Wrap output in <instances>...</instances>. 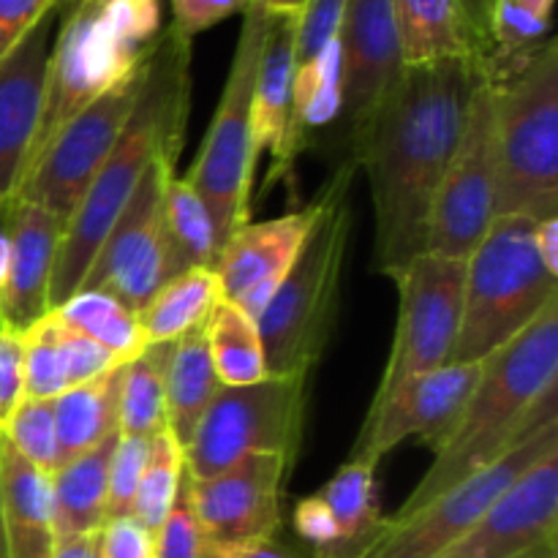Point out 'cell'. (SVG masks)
<instances>
[{
    "label": "cell",
    "instance_id": "44",
    "mask_svg": "<svg viewBox=\"0 0 558 558\" xmlns=\"http://www.w3.org/2000/svg\"><path fill=\"white\" fill-rule=\"evenodd\" d=\"M292 526L300 543L308 545L314 558H332L338 550V529L332 521L330 507L322 501L319 494L305 496L298 501L292 512Z\"/></svg>",
    "mask_w": 558,
    "mask_h": 558
},
{
    "label": "cell",
    "instance_id": "18",
    "mask_svg": "<svg viewBox=\"0 0 558 558\" xmlns=\"http://www.w3.org/2000/svg\"><path fill=\"white\" fill-rule=\"evenodd\" d=\"M480 363H447L430 374L407 381L379 409L365 414L352 458L379 466L385 456L407 439H423L434 450L456 423L463 403L477 385Z\"/></svg>",
    "mask_w": 558,
    "mask_h": 558
},
{
    "label": "cell",
    "instance_id": "50",
    "mask_svg": "<svg viewBox=\"0 0 558 558\" xmlns=\"http://www.w3.org/2000/svg\"><path fill=\"white\" fill-rule=\"evenodd\" d=\"M52 558H101L98 556L96 534H76V537H60L54 543Z\"/></svg>",
    "mask_w": 558,
    "mask_h": 558
},
{
    "label": "cell",
    "instance_id": "12",
    "mask_svg": "<svg viewBox=\"0 0 558 558\" xmlns=\"http://www.w3.org/2000/svg\"><path fill=\"white\" fill-rule=\"evenodd\" d=\"M496 194H499V172H496L494 87L483 69L461 142L436 191L425 251L450 259H466L496 221Z\"/></svg>",
    "mask_w": 558,
    "mask_h": 558
},
{
    "label": "cell",
    "instance_id": "32",
    "mask_svg": "<svg viewBox=\"0 0 558 558\" xmlns=\"http://www.w3.org/2000/svg\"><path fill=\"white\" fill-rule=\"evenodd\" d=\"M167 227V281L194 267H216L221 238L205 202L185 178H172L163 199Z\"/></svg>",
    "mask_w": 558,
    "mask_h": 558
},
{
    "label": "cell",
    "instance_id": "45",
    "mask_svg": "<svg viewBox=\"0 0 558 558\" xmlns=\"http://www.w3.org/2000/svg\"><path fill=\"white\" fill-rule=\"evenodd\" d=\"M251 0H169L172 27L185 38H194L210 27L221 25L232 14L248 9Z\"/></svg>",
    "mask_w": 558,
    "mask_h": 558
},
{
    "label": "cell",
    "instance_id": "7",
    "mask_svg": "<svg viewBox=\"0 0 558 558\" xmlns=\"http://www.w3.org/2000/svg\"><path fill=\"white\" fill-rule=\"evenodd\" d=\"M243 14L227 85L199 153L185 174L216 223L221 248L243 223H248L254 169L259 161L254 147V85L265 41L267 5L248 3Z\"/></svg>",
    "mask_w": 558,
    "mask_h": 558
},
{
    "label": "cell",
    "instance_id": "41",
    "mask_svg": "<svg viewBox=\"0 0 558 558\" xmlns=\"http://www.w3.org/2000/svg\"><path fill=\"white\" fill-rule=\"evenodd\" d=\"M101 5L114 31L136 52H147L163 31L161 0H101Z\"/></svg>",
    "mask_w": 558,
    "mask_h": 558
},
{
    "label": "cell",
    "instance_id": "15",
    "mask_svg": "<svg viewBox=\"0 0 558 558\" xmlns=\"http://www.w3.org/2000/svg\"><path fill=\"white\" fill-rule=\"evenodd\" d=\"M178 158L158 153L142 174L134 196L109 229L82 289H101L140 311L167 281V227L163 199Z\"/></svg>",
    "mask_w": 558,
    "mask_h": 558
},
{
    "label": "cell",
    "instance_id": "49",
    "mask_svg": "<svg viewBox=\"0 0 558 558\" xmlns=\"http://www.w3.org/2000/svg\"><path fill=\"white\" fill-rule=\"evenodd\" d=\"M232 558H314V556H311V550L283 543L281 537H272V539H265V543L251 545V548L238 550Z\"/></svg>",
    "mask_w": 558,
    "mask_h": 558
},
{
    "label": "cell",
    "instance_id": "22",
    "mask_svg": "<svg viewBox=\"0 0 558 558\" xmlns=\"http://www.w3.org/2000/svg\"><path fill=\"white\" fill-rule=\"evenodd\" d=\"M294 38H298V14L267 9L265 41H262L259 65L254 85V147L272 153L270 180L292 169L289 156V131H292V96H294Z\"/></svg>",
    "mask_w": 558,
    "mask_h": 558
},
{
    "label": "cell",
    "instance_id": "27",
    "mask_svg": "<svg viewBox=\"0 0 558 558\" xmlns=\"http://www.w3.org/2000/svg\"><path fill=\"white\" fill-rule=\"evenodd\" d=\"M120 368L107 371V374L85 381V385L71 387L52 401L60 463L93 450L107 436L118 434Z\"/></svg>",
    "mask_w": 558,
    "mask_h": 558
},
{
    "label": "cell",
    "instance_id": "39",
    "mask_svg": "<svg viewBox=\"0 0 558 558\" xmlns=\"http://www.w3.org/2000/svg\"><path fill=\"white\" fill-rule=\"evenodd\" d=\"M232 550L221 548L213 543L199 526L196 515L191 512L189 501H185L183 488H180L178 505H174L172 515L167 518L161 529H158V558H232Z\"/></svg>",
    "mask_w": 558,
    "mask_h": 558
},
{
    "label": "cell",
    "instance_id": "11",
    "mask_svg": "<svg viewBox=\"0 0 558 558\" xmlns=\"http://www.w3.org/2000/svg\"><path fill=\"white\" fill-rule=\"evenodd\" d=\"M463 278L466 259L428 251L392 278L398 289L396 336L368 412L379 409L407 381L450 363L461 330Z\"/></svg>",
    "mask_w": 558,
    "mask_h": 558
},
{
    "label": "cell",
    "instance_id": "2",
    "mask_svg": "<svg viewBox=\"0 0 558 558\" xmlns=\"http://www.w3.org/2000/svg\"><path fill=\"white\" fill-rule=\"evenodd\" d=\"M191 109V38L163 27L142 63L140 96L123 134L71 213L54 259L49 308L76 294L107 240L109 229L134 196L158 153L180 156Z\"/></svg>",
    "mask_w": 558,
    "mask_h": 558
},
{
    "label": "cell",
    "instance_id": "54",
    "mask_svg": "<svg viewBox=\"0 0 558 558\" xmlns=\"http://www.w3.org/2000/svg\"><path fill=\"white\" fill-rule=\"evenodd\" d=\"M0 558H5V537H3V499H0Z\"/></svg>",
    "mask_w": 558,
    "mask_h": 558
},
{
    "label": "cell",
    "instance_id": "38",
    "mask_svg": "<svg viewBox=\"0 0 558 558\" xmlns=\"http://www.w3.org/2000/svg\"><path fill=\"white\" fill-rule=\"evenodd\" d=\"M150 458V439L142 436L118 434L112 461H109V490H107V518L131 515L136 488L142 472Z\"/></svg>",
    "mask_w": 558,
    "mask_h": 558
},
{
    "label": "cell",
    "instance_id": "46",
    "mask_svg": "<svg viewBox=\"0 0 558 558\" xmlns=\"http://www.w3.org/2000/svg\"><path fill=\"white\" fill-rule=\"evenodd\" d=\"M25 398V368H22V336L0 330V430Z\"/></svg>",
    "mask_w": 558,
    "mask_h": 558
},
{
    "label": "cell",
    "instance_id": "25",
    "mask_svg": "<svg viewBox=\"0 0 558 558\" xmlns=\"http://www.w3.org/2000/svg\"><path fill=\"white\" fill-rule=\"evenodd\" d=\"M223 300L213 267H194L172 276L136 311L145 347L174 343L189 332L202 330Z\"/></svg>",
    "mask_w": 558,
    "mask_h": 558
},
{
    "label": "cell",
    "instance_id": "5",
    "mask_svg": "<svg viewBox=\"0 0 558 558\" xmlns=\"http://www.w3.org/2000/svg\"><path fill=\"white\" fill-rule=\"evenodd\" d=\"M494 87L496 216L558 218V47L554 38L499 74Z\"/></svg>",
    "mask_w": 558,
    "mask_h": 558
},
{
    "label": "cell",
    "instance_id": "19",
    "mask_svg": "<svg viewBox=\"0 0 558 558\" xmlns=\"http://www.w3.org/2000/svg\"><path fill=\"white\" fill-rule=\"evenodd\" d=\"M319 216V199L267 221H248L223 243L216 262V276L227 303L259 319L276 289L292 270L305 238Z\"/></svg>",
    "mask_w": 558,
    "mask_h": 558
},
{
    "label": "cell",
    "instance_id": "35",
    "mask_svg": "<svg viewBox=\"0 0 558 558\" xmlns=\"http://www.w3.org/2000/svg\"><path fill=\"white\" fill-rule=\"evenodd\" d=\"M185 477V450L167 428L158 430L150 439V458L142 472L140 488H136L131 518L158 534L178 505L180 488Z\"/></svg>",
    "mask_w": 558,
    "mask_h": 558
},
{
    "label": "cell",
    "instance_id": "33",
    "mask_svg": "<svg viewBox=\"0 0 558 558\" xmlns=\"http://www.w3.org/2000/svg\"><path fill=\"white\" fill-rule=\"evenodd\" d=\"M205 341L221 387H251L270 376L259 325L234 303H218L205 325Z\"/></svg>",
    "mask_w": 558,
    "mask_h": 558
},
{
    "label": "cell",
    "instance_id": "31",
    "mask_svg": "<svg viewBox=\"0 0 558 558\" xmlns=\"http://www.w3.org/2000/svg\"><path fill=\"white\" fill-rule=\"evenodd\" d=\"M172 343L145 347L120 368L118 434L153 439L167 428V365Z\"/></svg>",
    "mask_w": 558,
    "mask_h": 558
},
{
    "label": "cell",
    "instance_id": "43",
    "mask_svg": "<svg viewBox=\"0 0 558 558\" xmlns=\"http://www.w3.org/2000/svg\"><path fill=\"white\" fill-rule=\"evenodd\" d=\"M101 558H158V534L136 518H107L96 532Z\"/></svg>",
    "mask_w": 558,
    "mask_h": 558
},
{
    "label": "cell",
    "instance_id": "23",
    "mask_svg": "<svg viewBox=\"0 0 558 558\" xmlns=\"http://www.w3.org/2000/svg\"><path fill=\"white\" fill-rule=\"evenodd\" d=\"M0 499L5 558H52L54 518L49 474L31 466L0 439Z\"/></svg>",
    "mask_w": 558,
    "mask_h": 558
},
{
    "label": "cell",
    "instance_id": "55",
    "mask_svg": "<svg viewBox=\"0 0 558 558\" xmlns=\"http://www.w3.org/2000/svg\"><path fill=\"white\" fill-rule=\"evenodd\" d=\"M251 3H267V0H251Z\"/></svg>",
    "mask_w": 558,
    "mask_h": 558
},
{
    "label": "cell",
    "instance_id": "48",
    "mask_svg": "<svg viewBox=\"0 0 558 558\" xmlns=\"http://www.w3.org/2000/svg\"><path fill=\"white\" fill-rule=\"evenodd\" d=\"M534 248L548 267L550 276L558 278V218H543L534 227Z\"/></svg>",
    "mask_w": 558,
    "mask_h": 558
},
{
    "label": "cell",
    "instance_id": "14",
    "mask_svg": "<svg viewBox=\"0 0 558 558\" xmlns=\"http://www.w3.org/2000/svg\"><path fill=\"white\" fill-rule=\"evenodd\" d=\"M140 82L142 65L131 80L114 85L112 90L87 104L76 118H71L44 147L41 156L25 169L14 199L36 202L69 221L87 185L93 183L101 163L112 153L114 142L123 134L140 96Z\"/></svg>",
    "mask_w": 558,
    "mask_h": 558
},
{
    "label": "cell",
    "instance_id": "21",
    "mask_svg": "<svg viewBox=\"0 0 558 558\" xmlns=\"http://www.w3.org/2000/svg\"><path fill=\"white\" fill-rule=\"evenodd\" d=\"M0 210L11 240L9 276L0 289V330L25 336L52 311L49 289L65 221L36 202L14 196Z\"/></svg>",
    "mask_w": 558,
    "mask_h": 558
},
{
    "label": "cell",
    "instance_id": "20",
    "mask_svg": "<svg viewBox=\"0 0 558 558\" xmlns=\"http://www.w3.org/2000/svg\"><path fill=\"white\" fill-rule=\"evenodd\" d=\"M60 5L41 16L0 60V205L14 196L36 140Z\"/></svg>",
    "mask_w": 558,
    "mask_h": 558
},
{
    "label": "cell",
    "instance_id": "8",
    "mask_svg": "<svg viewBox=\"0 0 558 558\" xmlns=\"http://www.w3.org/2000/svg\"><path fill=\"white\" fill-rule=\"evenodd\" d=\"M305 407L308 376H267L251 387H221L185 447V472L205 480L259 456L287 458L294 466Z\"/></svg>",
    "mask_w": 558,
    "mask_h": 558
},
{
    "label": "cell",
    "instance_id": "29",
    "mask_svg": "<svg viewBox=\"0 0 558 558\" xmlns=\"http://www.w3.org/2000/svg\"><path fill=\"white\" fill-rule=\"evenodd\" d=\"M343 107V60L338 38L327 44L314 60L298 65L292 96V131H289V156L298 161L311 134L332 129Z\"/></svg>",
    "mask_w": 558,
    "mask_h": 558
},
{
    "label": "cell",
    "instance_id": "40",
    "mask_svg": "<svg viewBox=\"0 0 558 558\" xmlns=\"http://www.w3.org/2000/svg\"><path fill=\"white\" fill-rule=\"evenodd\" d=\"M347 0H305L298 14V38H294V58L298 65L314 60L327 44L341 33Z\"/></svg>",
    "mask_w": 558,
    "mask_h": 558
},
{
    "label": "cell",
    "instance_id": "51",
    "mask_svg": "<svg viewBox=\"0 0 558 558\" xmlns=\"http://www.w3.org/2000/svg\"><path fill=\"white\" fill-rule=\"evenodd\" d=\"M9 262H11V240H9V232H5L3 210H0V289H3L5 276H9Z\"/></svg>",
    "mask_w": 558,
    "mask_h": 558
},
{
    "label": "cell",
    "instance_id": "47",
    "mask_svg": "<svg viewBox=\"0 0 558 558\" xmlns=\"http://www.w3.org/2000/svg\"><path fill=\"white\" fill-rule=\"evenodd\" d=\"M63 0H0V60L41 16L58 9Z\"/></svg>",
    "mask_w": 558,
    "mask_h": 558
},
{
    "label": "cell",
    "instance_id": "30",
    "mask_svg": "<svg viewBox=\"0 0 558 558\" xmlns=\"http://www.w3.org/2000/svg\"><path fill=\"white\" fill-rule=\"evenodd\" d=\"M319 496L330 507L338 529V550L332 558H354L385 521L376 496V466L349 458V463L332 474Z\"/></svg>",
    "mask_w": 558,
    "mask_h": 558
},
{
    "label": "cell",
    "instance_id": "6",
    "mask_svg": "<svg viewBox=\"0 0 558 558\" xmlns=\"http://www.w3.org/2000/svg\"><path fill=\"white\" fill-rule=\"evenodd\" d=\"M537 221L496 216L466 256L461 330L450 363H483L558 300V278L534 248Z\"/></svg>",
    "mask_w": 558,
    "mask_h": 558
},
{
    "label": "cell",
    "instance_id": "1",
    "mask_svg": "<svg viewBox=\"0 0 558 558\" xmlns=\"http://www.w3.org/2000/svg\"><path fill=\"white\" fill-rule=\"evenodd\" d=\"M480 80L483 60L474 54L407 65L371 125L357 169L374 202V267L390 281L425 254L436 191Z\"/></svg>",
    "mask_w": 558,
    "mask_h": 558
},
{
    "label": "cell",
    "instance_id": "9",
    "mask_svg": "<svg viewBox=\"0 0 558 558\" xmlns=\"http://www.w3.org/2000/svg\"><path fill=\"white\" fill-rule=\"evenodd\" d=\"M558 450V423L537 430L494 463L430 496L412 510L385 518L354 558H439L456 545L526 469Z\"/></svg>",
    "mask_w": 558,
    "mask_h": 558
},
{
    "label": "cell",
    "instance_id": "52",
    "mask_svg": "<svg viewBox=\"0 0 558 558\" xmlns=\"http://www.w3.org/2000/svg\"><path fill=\"white\" fill-rule=\"evenodd\" d=\"M515 3L526 5L529 11H534V14H539V16H545V20H550V14H554L556 0H515Z\"/></svg>",
    "mask_w": 558,
    "mask_h": 558
},
{
    "label": "cell",
    "instance_id": "10",
    "mask_svg": "<svg viewBox=\"0 0 558 558\" xmlns=\"http://www.w3.org/2000/svg\"><path fill=\"white\" fill-rule=\"evenodd\" d=\"M145 54L123 41V36L104 14L101 0H69V9L58 20L54 44L49 49L41 120L25 169L87 104L120 82L131 80L140 71Z\"/></svg>",
    "mask_w": 558,
    "mask_h": 558
},
{
    "label": "cell",
    "instance_id": "37",
    "mask_svg": "<svg viewBox=\"0 0 558 558\" xmlns=\"http://www.w3.org/2000/svg\"><path fill=\"white\" fill-rule=\"evenodd\" d=\"M22 368H25V398L54 401L71 390L58 341V322L52 314L44 316L22 336Z\"/></svg>",
    "mask_w": 558,
    "mask_h": 558
},
{
    "label": "cell",
    "instance_id": "42",
    "mask_svg": "<svg viewBox=\"0 0 558 558\" xmlns=\"http://www.w3.org/2000/svg\"><path fill=\"white\" fill-rule=\"evenodd\" d=\"M58 341L60 352H63L65 374H69V387L85 385V381L98 379V376L107 374V371L123 365L112 352H107L101 343L90 341V338L82 336V332L71 330L63 322H58Z\"/></svg>",
    "mask_w": 558,
    "mask_h": 558
},
{
    "label": "cell",
    "instance_id": "17",
    "mask_svg": "<svg viewBox=\"0 0 558 558\" xmlns=\"http://www.w3.org/2000/svg\"><path fill=\"white\" fill-rule=\"evenodd\" d=\"M439 558H558V450L526 469Z\"/></svg>",
    "mask_w": 558,
    "mask_h": 558
},
{
    "label": "cell",
    "instance_id": "13",
    "mask_svg": "<svg viewBox=\"0 0 558 558\" xmlns=\"http://www.w3.org/2000/svg\"><path fill=\"white\" fill-rule=\"evenodd\" d=\"M338 44L343 60V107L332 125V142L338 163L357 169L371 125L407 69L392 0H347Z\"/></svg>",
    "mask_w": 558,
    "mask_h": 558
},
{
    "label": "cell",
    "instance_id": "3",
    "mask_svg": "<svg viewBox=\"0 0 558 558\" xmlns=\"http://www.w3.org/2000/svg\"><path fill=\"white\" fill-rule=\"evenodd\" d=\"M558 423V300L480 363L477 385L434 445V463L398 510H412Z\"/></svg>",
    "mask_w": 558,
    "mask_h": 558
},
{
    "label": "cell",
    "instance_id": "4",
    "mask_svg": "<svg viewBox=\"0 0 558 558\" xmlns=\"http://www.w3.org/2000/svg\"><path fill=\"white\" fill-rule=\"evenodd\" d=\"M357 169L338 163L322 189L319 216L292 270L276 289L259 325L270 376H311L336 330L343 265L352 238L349 191Z\"/></svg>",
    "mask_w": 558,
    "mask_h": 558
},
{
    "label": "cell",
    "instance_id": "26",
    "mask_svg": "<svg viewBox=\"0 0 558 558\" xmlns=\"http://www.w3.org/2000/svg\"><path fill=\"white\" fill-rule=\"evenodd\" d=\"M218 390L221 381L213 371L205 327L178 338L167 365V430L183 445V450L194 439L196 425L202 423Z\"/></svg>",
    "mask_w": 558,
    "mask_h": 558
},
{
    "label": "cell",
    "instance_id": "28",
    "mask_svg": "<svg viewBox=\"0 0 558 558\" xmlns=\"http://www.w3.org/2000/svg\"><path fill=\"white\" fill-rule=\"evenodd\" d=\"M392 9L407 65L474 54L458 0H392Z\"/></svg>",
    "mask_w": 558,
    "mask_h": 558
},
{
    "label": "cell",
    "instance_id": "24",
    "mask_svg": "<svg viewBox=\"0 0 558 558\" xmlns=\"http://www.w3.org/2000/svg\"><path fill=\"white\" fill-rule=\"evenodd\" d=\"M114 441H118V434L107 436L101 445L82 456L69 458L49 474L58 539L96 534L107 521L109 461H112Z\"/></svg>",
    "mask_w": 558,
    "mask_h": 558
},
{
    "label": "cell",
    "instance_id": "34",
    "mask_svg": "<svg viewBox=\"0 0 558 558\" xmlns=\"http://www.w3.org/2000/svg\"><path fill=\"white\" fill-rule=\"evenodd\" d=\"M49 314L71 330L101 343L123 365L145 349L136 311L101 289H80Z\"/></svg>",
    "mask_w": 558,
    "mask_h": 558
},
{
    "label": "cell",
    "instance_id": "16",
    "mask_svg": "<svg viewBox=\"0 0 558 558\" xmlns=\"http://www.w3.org/2000/svg\"><path fill=\"white\" fill-rule=\"evenodd\" d=\"M289 469L292 463L287 458L259 456L205 480H194L185 472L183 496L207 537L238 554L281 534Z\"/></svg>",
    "mask_w": 558,
    "mask_h": 558
},
{
    "label": "cell",
    "instance_id": "53",
    "mask_svg": "<svg viewBox=\"0 0 558 558\" xmlns=\"http://www.w3.org/2000/svg\"><path fill=\"white\" fill-rule=\"evenodd\" d=\"M265 5L272 11H289V14H300V9L305 5V0H267Z\"/></svg>",
    "mask_w": 558,
    "mask_h": 558
},
{
    "label": "cell",
    "instance_id": "36",
    "mask_svg": "<svg viewBox=\"0 0 558 558\" xmlns=\"http://www.w3.org/2000/svg\"><path fill=\"white\" fill-rule=\"evenodd\" d=\"M0 439L9 441L16 456L25 458L31 466L41 469L44 474H52L60 466V445L58 428H54L52 401L22 398V403L14 409L5 428L0 430Z\"/></svg>",
    "mask_w": 558,
    "mask_h": 558
}]
</instances>
